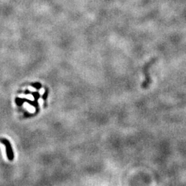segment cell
<instances>
[{
	"mask_svg": "<svg viewBox=\"0 0 186 186\" xmlns=\"http://www.w3.org/2000/svg\"><path fill=\"white\" fill-rule=\"evenodd\" d=\"M0 142L5 145V147H6V150L7 157H8V158L10 160V161H12L14 158V153L12 148V145L11 144H10V141H9L8 139H6V138H0Z\"/></svg>",
	"mask_w": 186,
	"mask_h": 186,
	"instance_id": "cell-1",
	"label": "cell"
}]
</instances>
